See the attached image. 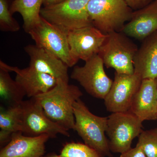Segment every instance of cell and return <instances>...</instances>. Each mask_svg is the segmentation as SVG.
<instances>
[{
	"mask_svg": "<svg viewBox=\"0 0 157 157\" xmlns=\"http://www.w3.org/2000/svg\"><path fill=\"white\" fill-rule=\"evenodd\" d=\"M129 111L143 122L157 120V78L142 79Z\"/></svg>",
	"mask_w": 157,
	"mask_h": 157,
	"instance_id": "9a60e30c",
	"label": "cell"
},
{
	"mask_svg": "<svg viewBox=\"0 0 157 157\" xmlns=\"http://www.w3.org/2000/svg\"><path fill=\"white\" fill-rule=\"evenodd\" d=\"M73 111L74 130L84 143L97 151L102 157H112L108 139L105 135L108 117L93 114L80 99L74 103Z\"/></svg>",
	"mask_w": 157,
	"mask_h": 157,
	"instance_id": "7a4b0ae2",
	"label": "cell"
},
{
	"mask_svg": "<svg viewBox=\"0 0 157 157\" xmlns=\"http://www.w3.org/2000/svg\"><path fill=\"white\" fill-rule=\"evenodd\" d=\"M104 66L102 59L96 55L82 67L75 66L70 77L78 82L91 96L104 100L113 82L106 74Z\"/></svg>",
	"mask_w": 157,
	"mask_h": 157,
	"instance_id": "ba28073f",
	"label": "cell"
},
{
	"mask_svg": "<svg viewBox=\"0 0 157 157\" xmlns=\"http://www.w3.org/2000/svg\"><path fill=\"white\" fill-rule=\"evenodd\" d=\"M107 36L93 25L71 31L67 33L70 50L77 59L86 61L98 54Z\"/></svg>",
	"mask_w": 157,
	"mask_h": 157,
	"instance_id": "8fae6325",
	"label": "cell"
},
{
	"mask_svg": "<svg viewBox=\"0 0 157 157\" xmlns=\"http://www.w3.org/2000/svg\"><path fill=\"white\" fill-rule=\"evenodd\" d=\"M21 106V132L24 135L29 136L47 135L50 138H55L58 135L70 137L67 130L46 116L41 104L35 97L23 101Z\"/></svg>",
	"mask_w": 157,
	"mask_h": 157,
	"instance_id": "9c48e42d",
	"label": "cell"
},
{
	"mask_svg": "<svg viewBox=\"0 0 157 157\" xmlns=\"http://www.w3.org/2000/svg\"><path fill=\"white\" fill-rule=\"evenodd\" d=\"M41 157H59L58 155H57L56 153L49 154L46 155H43Z\"/></svg>",
	"mask_w": 157,
	"mask_h": 157,
	"instance_id": "4316f807",
	"label": "cell"
},
{
	"mask_svg": "<svg viewBox=\"0 0 157 157\" xmlns=\"http://www.w3.org/2000/svg\"><path fill=\"white\" fill-rule=\"evenodd\" d=\"M66 0H43V5L44 7H48L56 5Z\"/></svg>",
	"mask_w": 157,
	"mask_h": 157,
	"instance_id": "484cf974",
	"label": "cell"
},
{
	"mask_svg": "<svg viewBox=\"0 0 157 157\" xmlns=\"http://www.w3.org/2000/svg\"><path fill=\"white\" fill-rule=\"evenodd\" d=\"M10 10L9 0H0V29L2 32L15 33L20 29V26Z\"/></svg>",
	"mask_w": 157,
	"mask_h": 157,
	"instance_id": "603a6c76",
	"label": "cell"
},
{
	"mask_svg": "<svg viewBox=\"0 0 157 157\" xmlns=\"http://www.w3.org/2000/svg\"><path fill=\"white\" fill-rule=\"evenodd\" d=\"M138 49L129 37L121 32L107 34L98 55L107 68L123 74L134 73V57Z\"/></svg>",
	"mask_w": 157,
	"mask_h": 157,
	"instance_id": "277c9868",
	"label": "cell"
},
{
	"mask_svg": "<svg viewBox=\"0 0 157 157\" xmlns=\"http://www.w3.org/2000/svg\"><path fill=\"white\" fill-rule=\"evenodd\" d=\"M87 9L92 25L105 34L121 32L134 11L124 0H90Z\"/></svg>",
	"mask_w": 157,
	"mask_h": 157,
	"instance_id": "3957f363",
	"label": "cell"
},
{
	"mask_svg": "<svg viewBox=\"0 0 157 157\" xmlns=\"http://www.w3.org/2000/svg\"><path fill=\"white\" fill-rule=\"evenodd\" d=\"M43 0H13L10 5L12 14L19 13L23 20V28L27 33L36 25L41 19Z\"/></svg>",
	"mask_w": 157,
	"mask_h": 157,
	"instance_id": "d6986e66",
	"label": "cell"
},
{
	"mask_svg": "<svg viewBox=\"0 0 157 157\" xmlns=\"http://www.w3.org/2000/svg\"><path fill=\"white\" fill-rule=\"evenodd\" d=\"M157 31V0L133 11L132 18L121 32L129 37L143 40Z\"/></svg>",
	"mask_w": 157,
	"mask_h": 157,
	"instance_id": "2e32d148",
	"label": "cell"
},
{
	"mask_svg": "<svg viewBox=\"0 0 157 157\" xmlns=\"http://www.w3.org/2000/svg\"><path fill=\"white\" fill-rule=\"evenodd\" d=\"M142 80L135 73L126 74L115 72L112 86L104 99L107 111L112 113L129 111Z\"/></svg>",
	"mask_w": 157,
	"mask_h": 157,
	"instance_id": "30bf717a",
	"label": "cell"
},
{
	"mask_svg": "<svg viewBox=\"0 0 157 157\" xmlns=\"http://www.w3.org/2000/svg\"><path fill=\"white\" fill-rule=\"evenodd\" d=\"M0 96L9 106L20 105L26 96L19 83L11 78L9 71L2 69H0Z\"/></svg>",
	"mask_w": 157,
	"mask_h": 157,
	"instance_id": "ffe728a7",
	"label": "cell"
},
{
	"mask_svg": "<svg viewBox=\"0 0 157 157\" xmlns=\"http://www.w3.org/2000/svg\"><path fill=\"white\" fill-rule=\"evenodd\" d=\"M24 49L29 57V67L57 80L69 82V67L53 54L36 44L27 45Z\"/></svg>",
	"mask_w": 157,
	"mask_h": 157,
	"instance_id": "4fadbf2b",
	"label": "cell"
},
{
	"mask_svg": "<svg viewBox=\"0 0 157 157\" xmlns=\"http://www.w3.org/2000/svg\"><path fill=\"white\" fill-rule=\"evenodd\" d=\"M28 33L35 44L53 54L69 67H72L78 62V60L70 50L67 34L42 16L40 22Z\"/></svg>",
	"mask_w": 157,
	"mask_h": 157,
	"instance_id": "52a82bcc",
	"label": "cell"
},
{
	"mask_svg": "<svg viewBox=\"0 0 157 157\" xmlns=\"http://www.w3.org/2000/svg\"><path fill=\"white\" fill-rule=\"evenodd\" d=\"M90 0H66L42 8L40 15L47 21L68 33L92 25L87 12Z\"/></svg>",
	"mask_w": 157,
	"mask_h": 157,
	"instance_id": "5b68a950",
	"label": "cell"
},
{
	"mask_svg": "<svg viewBox=\"0 0 157 157\" xmlns=\"http://www.w3.org/2000/svg\"><path fill=\"white\" fill-rule=\"evenodd\" d=\"M49 138L47 135L29 136L16 132L1 150L0 157H41L45 155V143Z\"/></svg>",
	"mask_w": 157,
	"mask_h": 157,
	"instance_id": "5bb4252c",
	"label": "cell"
},
{
	"mask_svg": "<svg viewBox=\"0 0 157 157\" xmlns=\"http://www.w3.org/2000/svg\"><path fill=\"white\" fill-rule=\"evenodd\" d=\"M0 69L16 73L15 80L18 82L29 98L48 91L55 86L57 79L28 67L20 69L9 66L0 61Z\"/></svg>",
	"mask_w": 157,
	"mask_h": 157,
	"instance_id": "7c38bea8",
	"label": "cell"
},
{
	"mask_svg": "<svg viewBox=\"0 0 157 157\" xmlns=\"http://www.w3.org/2000/svg\"><path fill=\"white\" fill-rule=\"evenodd\" d=\"M133 64L134 73L141 79L157 78V31L143 40Z\"/></svg>",
	"mask_w": 157,
	"mask_h": 157,
	"instance_id": "e0dca14e",
	"label": "cell"
},
{
	"mask_svg": "<svg viewBox=\"0 0 157 157\" xmlns=\"http://www.w3.org/2000/svg\"><path fill=\"white\" fill-rule=\"evenodd\" d=\"M82 95L78 86L58 79L52 89L35 98L49 119L69 131L75 128L74 103Z\"/></svg>",
	"mask_w": 157,
	"mask_h": 157,
	"instance_id": "6da1fadb",
	"label": "cell"
},
{
	"mask_svg": "<svg viewBox=\"0 0 157 157\" xmlns=\"http://www.w3.org/2000/svg\"><path fill=\"white\" fill-rule=\"evenodd\" d=\"M58 156L59 157H103L86 144L74 142L66 144Z\"/></svg>",
	"mask_w": 157,
	"mask_h": 157,
	"instance_id": "44dd1931",
	"label": "cell"
},
{
	"mask_svg": "<svg viewBox=\"0 0 157 157\" xmlns=\"http://www.w3.org/2000/svg\"><path fill=\"white\" fill-rule=\"evenodd\" d=\"M21 104L9 106L0 112V144L9 143L12 135L22 130V108Z\"/></svg>",
	"mask_w": 157,
	"mask_h": 157,
	"instance_id": "ac0fdd59",
	"label": "cell"
},
{
	"mask_svg": "<svg viewBox=\"0 0 157 157\" xmlns=\"http://www.w3.org/2000/svg\"><path fill=\"white\" fill-rule=\"evenodd\" d=\"M121 154L120 157H147L143 150L137 145Z\"/></svg>",
	"mask_w": 157,
	"mask_h": 157,
	"instance_id": "d4e9b609",
	"label": "cell"
},
{
	"mask_svg": "<svg viewBox=\"0 0 157 157\" xmlns=\"http://www.w3.org/2000/svg\"><path fill=\"white\" fill-rule=\"evenodd\" d=\"M133 11L139 10L145 7L154 0H124Z\"/></svg>",
	"mask_w": 157,
	"mask_h": 157,
	"instance_id": "cb8c5ba5",
	"label": "cell"
},
{
	"mask_svg": "<svg viewBox=\"0 0 157 157\" xmlns=\"http://www.w3.org/2000/svg\"><path fill=\"white\" fill-rule=\"evenodd\" d=\"M138 137L136 145L143 150L147 157H157V128L143 131Z\"/></svg>",
	"mask_w": 157,
	"mask_h": 157,
	"instance_id": "7402d4cb",
	"label": "cell"
},
{
	"mask_svg": "<svg viewBox=\"0 0 157 157\" xmlns=\"http://www.w3.org/2000/svg\"><path fill=\"white\" fill-rule=\"evenodd\" d=\"M107 133L110 151L123 153L132 148L142 130L143 121L130 111L113 113L108 117Z\"/></svg>",
	"mask_w": 157,
	"mask_h": 157,
	"instance_id": "8992f818",
	"label": "cell"
}]
</instances>
